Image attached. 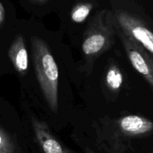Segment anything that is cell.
Instances as JSON below:
<instances>
[{
  "instance_id": "cell-1",
  "label": "cell",
  "mask_w": 153,
  "mask_h": 153,
  "mask_svg": "<svg viewBox=\"0 0 153 153\" xmlns=\"http://www.w3.org/2000/svg\"><path fill=\"white\" fill-rule=\"evenodd\" d=\"M30 54V75L22 94L52 129L58 131L70 120L73 94L70 58L60 32L25 28Z\"/></svg>"
},
{
  "instance_id": "cell-2",
  "label": "cell",
  "mask_w": 153,
  "mask_h": 153,
  "mask_svg": "<svg viewBox=\"0 0 153 153\" xmlns=\"http://www.w3.org/2000/svg\"><path fill=\"white\" fill-rule=\"evenodd\" d=\"M94 127L97 145L108 153H126L131 140L153 133V121L137 114L101 119Z\"/></svg>"
},
{
  "instance_id": "cell-3",
  "label": "cell",
  "mask_w": 153,
  "mask_h": 153,
  "mask_svg": "<svg viewBox=\"0 0 153 153\" xmlns=\"http://www.w3.org/2000/svg\"><path fill=\"white\" fill-rule=\"evenodd\" d=\"M117 38L114 19L99 16L88 22L79 42L81 58L76 67L78 71L87 76H91L95 63L114 46Z\"/></svg>"
},
{
  "instance_id": "cell-4",
  "label": "cell",
  "mask_w": 153,
  "mask_h": 153,
  "mask_svg": "<svg viewBox=\"0 0 153 153\" xmlns=\"http://www.w3.org/2000/svg\"><path fill=\"white\" fill-rule=\"evenodd\" d=\"M19 97L21 118L27 140H29L40 153H74L58 140L49 124L28 100L21 94Z\"/></svg>"
},
{
  "instance_id": "cell-5",
  "label": "cell",
  "mask_w": 153,
  "mask_h": 153,
  "mask_svg": "<svg viewBox=\"0 0 153 153\" xmlns=\"http://www.w3.org/2000/svg\"><path fill=\"white\" fill-rule=\"evenodd\" d=\"M7 57L20 84V90L27 88L30 75V54L25 29L16 32L7 50Z\"/></svg>"
},
{
  "instance_id": "cell-6",
  "label": "cell",
  "mask_w": 153,
  "mask_h": 153,
  "mask_svg": "<svg viewBox=\"0 0 153 153\" xmlns=\"http://www.w3.org/2000/svg\"><path fill=\"white\" fill-rule=\"evenodd\" d=\"M116 31L117 38L122 43L126 55L132 67L146 81L153 91V57L124 34L117 25Z\"/></svg>"
},
{
  "instance_id": "cell-7",
  "label": "cell",
  "mask_w": 153,
  "mask_h": 153,
  "mask_svg": "<svg viewBox=\"0 0 153 153\" xmlns=\"http://www.w3.org/2000/svg\"><path fill=\"white\" fill-rule=\"evenodd\" d=\"M116 25L153 57V25L143 19L126 13L117 15Z\"/></svg>"
},
{
  "instance_id": "cell-8",
  "label": "cell",
  "mask_w": 153,
  "mask_h": 153,
  "mask_svg": "<svg viewBox=\"0 0 153 153\" xmlns=\"http://www.w3.org/2000/svg\"><path fill=\"white\" fill-rule=\"evenodd\" d=\"M27 142L20 115L7 126L0 125V153H25Z\"/></svg>"
},
{
  "instance_id": "cell-9",
  "label": "cell",
  "mask_w": 153,
  "mask_h": 153,
  "mask_svg": "<svg viewBox=\"0 0 153 153\" xmlns=\"http://www.w3.org/2000/svg\"><path fill=\"white\" fill-rule=\"evenodd\" d=\"M124 85V73L114 60L108 61L102 80L105 96L110 100H116Z\"/></svg>"
},
{
  "instance_id": "cell-10",
  "label": "cell",
  "mask_w": 153,
  "mask_h": 153,
  "mask_svg": "<svg viewBox=\"0 0 153 153\" xmlns=\"http://www.w3.org/2000/svg\"><path fill=\"white\" fill-rule=\"evenodd\" d=\"M4 9H3L1 4H0V25H1V23H2L3 21H4Z\"/></svg>"
},
{
  "instance_id": "cell-11",
  "label": "cell",
  "mask_w": 153,
  "mask_h": 153,
  "mask_svg": "<svg viewBox=\"0 0 153 153\" xmlns=\"http://www.w3.org/2000/svg\"><path fill=\"white\" fill-rule=\"evenodd\" d=\"M83 149H84V153H96L92 149H91V148H90L89 146H84Z\"/></svg>"
},
{
  "instance_id": "cell-12",
  "label": "cell",
  "mask_w": 153,
  "mask_h": 153,
  "mask_svg": "<svg viewBox=\"0 0 153 153\" xmlns=\"http://www.w3.org/2000/svg\"><path fill=\"white\" fill-rule=\"evenodd\" d=\"M152 153H153V151H152Z\"/></svg>"
}]
</instances>
